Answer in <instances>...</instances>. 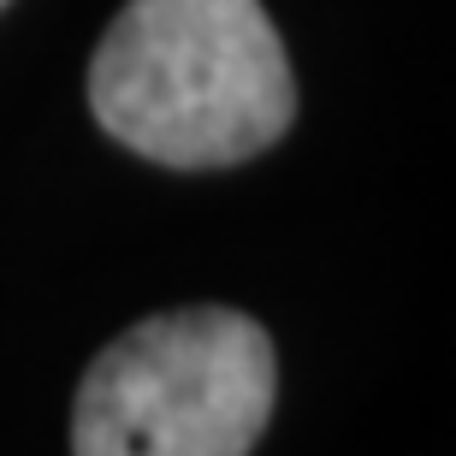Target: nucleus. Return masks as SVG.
Returning a JSON list of instances; mask_svg holds the SVG:
<instances>
[{"mask_svg": "<svg viewBox=\"0 0 456 456\" xmlns=\"http://www.w3.org/2000/svg\"><path fill=\"white\" fill-rule=\"evenodd\" d=\"M89 113L154 167L208 172L290 131L297 77L261 0H125L89 60Z\"/></svg>", "mask_w": 456, "mask_h": 456, "instance_id": "1", "label": "nucleus"}, {"mask_svg": "<svg viewBox=\"0 0 456 456\" xmlns=\"http://www.w3.org/2000/svg\"><path fill=\"white\" fill-rule=\"evenodd\" d=\"M273 397V338L249 314H149L89 362L71 409V456H249Z\"/></svg>", "mask_w": 456, "mask_h": 456, "instance_id": "2", "label": "nucleus"}, {"mask_svg": "<svg viewBox=\"0 0 456 456\" xmlns=\"http://www.w3.org/2000/svg\"><path fill=\"white\" fill-rule=\"evenodd\" d=\"M0 6H6V0H0Z\"/></svg>", "mask_w": 456, "mask_h": 456, "instance_id": "3", "label": "nucleus"}]
</instances>
